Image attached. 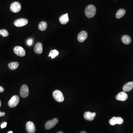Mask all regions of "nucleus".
Instances as JSON below:
<instances>
[{"label": "nucleus", "mask_w": 133, "mask_h": 133, "mask_svg": "<svg viewBox=\"0 0 133 133\" xmlns=\"http://www.w3.org/2000/svg\"><path fill=\"white\" fill-rule=\"evenodd\" d=\"M42 43L40 42H38L36 44L34 48V51L37 54H41L43 51V47Z\"/></svg>", "instance_id": "4468645a"}, {"label": "nucleus", "mask_w": 133, "mask_h": 133, "mask_svg": "<svg viewBox=\"0 0 133 133\" xmlns=\"http://www.w3.org/2000/svg\"><path fill=\"white\" fill-rule=\"evenodd\" d=\"M88 37V34L86 31H81L78 34V41L80 42H83L87 39Z\"/></svg>", "instance_id": "9b49d317"}, {"label": "nucleus", "mask_w": 133, "mask_h": 133, "mask_svg": "<svg viewBox=\"0 0 133 133\" xmlns=\"http://www.w3.org/2000/svg\"><path fill=\"white\" fill-rule=\"evenodd\" d=\"M128 95L126 94L125 92L122 91L116 95V99L119 101H125L128 99Z\"/></svg>", "instance_id": "f8f14e48"}, {"label": "nucleus", "mask_w": 133, "mask_h": 133, "mask_svg": "<svg viewBox=\"0 0 133 133\" xmlns=\"http://www.w3.org/2000/svg\"><path fill=\"white\" fill-rule=\"evenodd\" d=\"M19 97L17 95H14L8 102V105L10 107L14 108L18 104L19 102Z\"/></svg>", "instance_id": "7ed1b4c3"}, {"label": "nucleus", "mask_w": 133, "mask_h": 133, "mask_svg": "<svg viewBox=\"0 0 133 133\" xmlns=\"http://www.w3.org/2000/svg\"><path fill=\"white\" fill-rule=\"evenodd\" d=\"M59 120L56 118L51 120L47 121L45 124V128L46 129L49 130L51 129L57 124Z\"/></svg>", "instance_id": "0eeeda50"}, {"label": "nucleus", "mask_w": 133, "mask_h": 133, "mask_svg": "<svg viewBox=\"0 0 133 133\" xmlns=\"http://www.w3.org/2000/svg\"><path fill=\"white\" fill-rule=\"evenodd\" d=\"M96 115L95 112L92 113L90 112H86L84 113V116L86 120L89 121H91L94 119Z\"/></svg>", "instance_id": "ddd939ff"}, {"label": "nucleus", "mask_w": 133, "mask_h": 133, "mask_svg": "<svg viewBox=\"0 0 133 133\" xmlns=\"http://www.w3.org/2000/svg\"><path fill=\"white\" fill-rule=\"evenodd\" d=\"M5 115V113L4 112H1L0 111V117L1 116H4Z\"/></svg>", "instance_id": "393cba45"}, {"label": "nucleus", "mask_w": 133, "mask_h": 133, "mask_svg": "<svg viewBox=\"0 0 133 133\" xmlns=\"http://www.w3.org/2000/svg\"><path fill=\"white\" fill-rule=\"evenodd\" d=\"M124 120L121 117H113L109 120V123L111 125H114L116 124L120 125L123 124Z\"/></svg>", "instance_id": "1a4fd4ad"}, {"label": "nucleus", "mask_w": 133, "mask_h": 133, "mask_svg": "<svg viewBox=\"0 0 133 133\" xmlns=\"http://www.w3.org/2000/svg\"><path fill=\"white\" fill-rule=\"evenodd\" d=\"M13 51L14 53L20 57H24L25 56V50L21 46H17L14 47Z\"/></svg>", "instance_id": "39448f33"}, {"label": "nucleus", "mask_w": 133, "mask_h": 133, "mask_svg": "<svg viewBox=\"0 0 133 133\" xmlns=\"http://www.w3.org/2000/svg\"><path fill=\"white\" fill-rule=\"evenodd\" d=\"M28 23V20L24 18L18 19L14 21V24L16 26L21 27L27 25Z\"/></svg>", "instance_id": "423d86ee"}, {"label": "nucleus", "mask_w": 133, "mask_h": 133, "mask_svg": "<svg viewBox=\"0 0 133 133\" xmlns=\"http://www.w3.org/2000/svg\"><path fill=\"white\" fill-rule=\"evenodd\" d=\"M33 40L32 39H29L27 41V44L29 46H31L32 44Z\"/></svg>", "instance_id": "5701e85b"}, {"label": "nucleus", "mask_w": 133, "mask_h": 133, "mask_svg": "<svg viewBox=\"0 0 133 133\" xmlns=\"http://www.w3.org/2000/svg\"><path fill=\"white\" fill-rule=\"evenodd\" d=\"M29 94V88L26 85H23L21 86L20 91L21 96L23 98H26Z\"/></svg>", "instance_id": "9d476101"}, {"label": "nucleus", "mask_w": 133, "mask_h": 133, "mask_svg": "<svg viewBox=\"0 0 133 133\" xmlns=\"http://www.w3.org/2000/svg\"><path fill=\"white\" fill-rule=\"evenodd\" d=\"M8 133H13V132L12 131H10Z\"/></svg>", "instance_id": "c85d7f7f"}, {"label": "nucleus", "mask_w": 133, "mask_h": 133, "mask_svg": "<svg viewBox=\"0 0 133 133\" xmlns=\"http://www.w3.org/2000/svg\"><path fill=\"white\" fill-rule=\"evenodd\" d=\"M26 129L28 133H35L36 132L35 125L31 121H28L27 122Z\"/></svg>", "instance_id": "6e6552de"}, {"label": "nucleus", "mask_w": 133, "mask_h": 133, "mask_svg": "<svg viewBox=\"0 0 133 133\" xmlns=\"http://www.w3.org/2000/svg\"><path fill=\"white\" fill-rule=\"evenodd\" d=\"M8 31L6 29H2L0 30V35L4 37H6L9 35Z\"/></svg>", "instance_id": "4be33fe9"}, {"label": "nucleus", "mask_w": 133, "mask_h": 133, "mask_svg": "<svg viewBox=\"0 0 133 133\" xmlns=\"http://www.w3.org/2000/svg\"><path fill=\"white\" fill-rule=\"evenodd\" d=\"M47 27V22L43 21L40 22L39 25V29L40 30L44 31L46 29Z\"/></svg>", "instance_id": "6ab92c4d"}, {"label": "nucleus", "mask_w": 133, "mask_h": 133, "mask_svg": "<svg viewBox=\"0 0 133 133\" xmlns=\"http://www.w3.org/2000/svg\"><path fill=\"white\" fill-rule=\"evenodd\" d=\"M121 40L122 42L125 44H129L131 42V39L129 36L128 35H124L122 37Z\"/></svg>", "instance_id": "f3484780"}, {"label": "nucleus", "mask_w": 133, "mask_h": 133, "mask_svg": "<svg viewBox=\"0 0 133 133\" xmlns=\"http://www.w3.org/2000/svg\"><path fill=\"white\" fill-rule=\"evenodd\" d=\"M7 123L6 122H4V123H3L1 124V128L2 129L4 128L5 127H6L7 125Z\"/></svg>", "instance_id": "b1692460"}, {"label": "nucleus", "mask_w": 133, "mask_h": 133, "mask_svg": "<svg viewBox=\"0 0 133 133\" xmlns=\"http://www.w3.org/2000/svg\"><path fill=\"white\" fill-rule=\"evenodd\" d=\"M85 14L88 18H91L94 17L96 13V7L94 5L90 4L86 8Z\"/></svg>", "instance_id": "f257e3e1"}, {"label": "nucleus", "mask_w": 133, "mask_h": 133, "mask_svg": "<svg viewBox=\"0 0 133 133\" xmlns=\"http://www.w3.org/2000/svg\"><path fill=\"white\" fill-rule=\"evenodd\" d=\"M59 21L62 25H65L69 21V18L68 16V13L63 14L60 17Z\"/></svg>", "instance_id": "2eb2a0df"}, {"label": "nucleus", "mask_w": 133, "mask_h": 133, "mask_svg": "<svg viewBox=\"0 0 133 133\" xmlns=\"http://www.w3.org/2000/svg\"><path fill=\"white\" fill-rule=\"evenodd\" d=\"M53 96L54 99L57 102L61 103L64 101V98L61 92L59 90H56L54 91L53 93Z\"/></svg>", "instance_id": "f03ea898"}, {"label": "nucleus", "mask_w": 133, "mask_h": 133, "mask_svg": "<svg viewBox=\"0 0 133 133\" xmlns=\"http://www.w3.org/2000/svg\"><path fill=\"white\" fill-rule=\"evenodd\" d=\"M57 133H63V132L62 131H60L59 132H57Z\"/></svg>", "instance_id": "c756f323"}, {"label": "nucleus", "mask_w": 133, "mask_h": 133, "mask_svg": "<svg viewBox=\"0 0 133 133\" xmlns=\"http://www.w3.org/2000/svg\"><path fill=\"white\" fill-rule=\"evenodd\" d=\"M133 88V82H130L126 83L123 86V90L125 92H129Z\"/></svg>", "instance_id": "dca6fc26"}, {"label": "nucleus", "mask_w": 133, "mask_h": 133, "mask_svg": "<svg viewBox=\"0 0 133 133\" xmlns=\"http://www.w3.org/2000/svg\"><path fill=\"white\" fill-rule=\"evenodd\" d=\"M80 133H86V132L83 131L82 132Z\"/></svg>", "instance_id": "cd10ccee"}, {"label": "nucleus", "mask_w": 133, "mask_h": 133, "mask_svg": "<svg viewBox=\"0 0 133 133\" xmlns=\"http://www.w3.org/2000/svg\"><path fill=\"white\" fill-rule=\"evenodd\" d=\"M59 54V52L58 51L56 50H51L50 53H49L48 57H51L52 59H54L56 56H57Z\"/></svg>", "instance_id": "412c9836"}, {"label": "nucleus", "mask_w": 133, "mask_h": 133, "mask_svg": "<svg viewBox=\"0 0 133 133\" xmlns=\"http://www.w3.org/2000/svg\"><path fill=\"white\" fill-rule=\"evenodd\" d=\"M21 5L19 2H14L10 5V10L14 13H18L21 11Z\"/></svg>", "instance_id": "20e7f679"}, {"label": "nucleus", "mask_w": 133, "mask_h": 133, "mask_svg": "<svg viewBox=\"0 0 133 133\" xmlns=\"http://www.w3.org/2000/svg\"><path fill=\"white\" fill-rule=\"evenodd\" d=\"M126 13L125 10L123 9H121L118 10L116 14V17L117 19H120Z\"/></svg>", "instance_id": "a211bd4d"}, {"label": "nucleus", "mask_w": 133, "mask_h": 133, "mask_svg": "<svg viewBox=\"0 0 133 133\" xmlns=\"http://www.w3.org/2000/svg\"><path fill=\"white\" fill-rule=\"evenodd\" d=\"M2 105V103H1V101L0 100V107H1Z\"/></svg>", "instance_id": "bb28decb"}, {"label": "nucleus", "mask_w": 133, "mask_h": 133, "mask_svg": "<svg viewBox=\"0 0 133 133\" xmlns=\"http://www.w3.org/2000/svg\"><path fill=\"white\" fill-rule=\"evenodd\" d=\"M4 91V88L0 86V92H3Z\"/></svg>", "instance_id": "a878e982"}, {"label": "nucleus", "mask_w": 133, "mask_h": 133, "mask_svg": "<svg viewBox=\"0 0 133 133\" xmlns=\"http://www.w3.org/2000/svg\"><path fill=\"white\" fill-rule=\"evenodd\" d=\"M19 66V64L18 62H11L9 64L8 66L9 68L11 70H15L17 68H18Z\"/></svg>", "instance_id": "aec40b11"}]
</instances>
